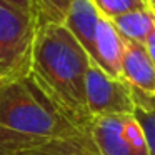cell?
<instances>
[{"label": "cell", "instance_id": "obj_1", "mask_svg": "<svg viewBox=\"0 0 155 155\" xmlns=\"http://www.w3.org/2000/svg\"><path fill=\"white\" fill-rule=\"evenodd\" d=\"M92 58L64 27L38 25L28 82L75 130L88 137L92 114L85 97V77Z\"/></svg>", "mask_w": 155, "mask_h": 155}, {"label": "cell", "instance_id": "obj_2", "mask_svg": "<svg viewBox=\"0 0 155 155\" xmlns=\"http://www.w3.org/2000/svg\"><path fill=\"white\" fill-rule=\"evenodd\" d=\"M35 92L28 80L0 82V127L37 138L80 134Z\"/></svg>", "mask_w": 155, "mask_h": 155}, {"label": "cell", "instance_id": "obj_3", "mask_svg": "<svg viewBox=\"0 0 155 155\" xmlns=\"http://www.w3.org/2000/svg\"><path fill=\"white\" fill-rule=\"evenodd\" d=\"M38 25L37 15L0 0V82L28 80Z\"/></svg>", "mask_w": 155, "mask_h": 155}, {"label": "cell", "instance_id": "obj_4", "mask_svg": "<svg viewBox=\"0 0 155 155\" xmlns=\"http://www.w3.org/2000/svg\"><path fill=\"white\" fill-rule=\"evenodd\" d=\"M85 97L92 117L125 115L135 112L134 88L124 80L110 75L92 62L85 77Z\"/></svg>", "mask_w": 155, "mask_h": 155}, {"label": "cell", "instance_id": "obj_5", "mask_svg": "<svg viewBox=\"0 0 155 155\" xmlns=\"http://www.w3.org/2000/svg\"><path fill=\"white\" fill-rule=\"evenodd\" d=\"M125 115H107L92 118L88 127V138L98 155H142L135 150L125 134Z\"/></svg>", "mask_w": 155, "mask_h": 155}, {"label": "cell", "instance_id": "obj_6", "mask_svg": "<svg viewBox=\"0 0 155 155\" xmlns=\"http://www.w3.org/2000/svg\"><path fill=\"white\" fill-rule=\"evenodd\" d=\"M122 78L135 92L155 97V64L145 45L127 42V50L122 62Z\"/></svg>", "mask_w": 155, "mask_h": 155}, {"label": "cell", "instance_id": "obj_7", "mask_svg": "<svg viewBox=\"0 0 155 155\" xmlns=\"http://www.w3.org/2000/svg\"><path fill=\"white\" fill-rule=\"evenodd\" d=\"M100 17L92 0H72L64 20V27L82 45L92 62H95V40Z\"/></svg>", "mask_w": 155, "mask_h": 155}, {"label": "cell", "instance_id": "obj_8", "mask_svg": "<svg viewBox=\"0 0 155 155\" xmlns=\"http://www.w3.org/2000/svg\"><path fill=\"white\" fill-rule=\"evenodd\" d=\"M127 50V40L118 34L112 20L100 17L95 40V64L110 75L122 78V62Z\"/></svg>", "mask_w": 155, "mask_h": 155}, {"label": "cell", "instance_id": "obj_9", "mask_svg": "<svg viewBox=\"0 0 155 155\" xmlns=\"http://www.w3.org/2000/svg\"><path fill=\"white\" fill-rule=\"evenodd\" d=\"M15 155H98L90 138L85 135L45 138Z\"/></svg>", "mask_w": 155, "mask_h": 155}, {"label": "cell", "instance_id": "obj_10", "mask_svg": "<svg viewBox=\"0 0 155 155\" xmlns=\"http://www.w3.org/2000/svg\"><path fill=\"white\" fill-rule=\"evenodd\" d=\"M112 24L127 42L145 45L147 38L155 30V15L150 12V8L134 10L120 15V17H115Z\"/></svg>", "mask_w": 155, "mask_h": 155}, {"label": "cell", "instance_id": "obj_11", "mask_svg": "<svg viewBox=\"0 0 155 155\" xmlns=\"http://www.w3.org/2000/svg\"><path fill=\"white\" fill-rule=\"evenodd\" d=\"M135 112L134 115L143 128L150 155H155V97H147L134 90Z\"/></svg>", "mask_w": 155, "mask_h": 155}, {"label": "cell", "instance_id": "obj_12", "mask_svg": "<svg viewBox=\"0 0 155 155\" xmlns=\"http://www.w3.org/2000/svg\"><path fill=\"white\" fill-rule=\"evenodd\" d=\"M92 4L95 5L98 14L108 20H114L115 17L128 12L148 8V0H92Z\"/></svg>", "mask_w": 155, "mask_h": 155}, {"label": "cell", "instance_id": "obj_13", "mask_svg": "<svg viewBox=\"0 0 155 155\" xmlns=\"http://www.w3.org/2000/svg\"><path fill=\"white\" fill-rule=\"evenodd\" d=\"M72 0H34V8L38 22L64 24Z\"/></svg>", "mask_w": 155, "mask_h": 155}, {"label": "cell", "instance_id": "obj_14", "mask_svg": "<svg viewBox=\"0 0 155 155\" xmlns=\"http://www.w3.org/2000/svg\"><path fill=\"white\" fill-rule=\"evenodd\" d=\"M45 138H37L30 135L17 134V132L7 130V128L0 127V155H15L20 150L32 147Z\"/></svg>", "mask_w": 155, "mask_h": 155}, {"label": "cell", "instance_id": "obj_15", "mask_svg": "<svg viewBox=\"0 0 155 155\" xmlns=\"http://www.w3.org/2000/svg\"><path fill=\"white\" fill-rule=\"evenodd\" d=\"M5 4H10L14 7L20 8L24 12H28V14H34L35 15V8H34V0H2Z\"/></svg>", "mask_w": 155, "mask_h": 155}, {"label": "cell", "instance_id": "obj_16", "mask_svg": "<svg viewBox=\"0 0 155 155\" xmlns=\"http://www.w3.org/2000/svg\"><path fill=\"white\" fill-rule=\"evenodd\" d=\"M145 47H147L148 55H150V58L153 60V64H155V30L152 32V35L147 38V42H145Z\"/></svg>", "mask_w": 155, "mask_h": 155}, {"label": "cell", "instance_id": "obj_17", "mask_svg": "<svg viewBox=\"0 0 155 155\" xmlns=\"http://www.w3.org/2000/svg\"><path fill=\"white\" fill-rule=\"evenodd\" d=\"M148 8H150V12L155 15V0H148Z\"/></svg>", "mask_w": 155, "mask_h": 155}]
</instances>
